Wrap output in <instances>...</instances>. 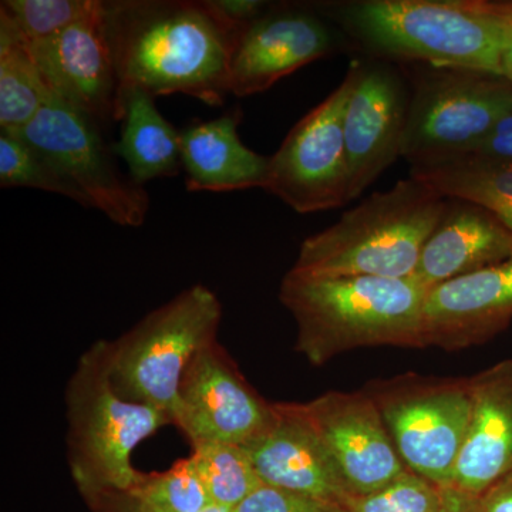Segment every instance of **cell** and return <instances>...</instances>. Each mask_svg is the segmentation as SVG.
I'll use <instances>...</instances> for the list:
<instances>
[{
	"instance_id": "22",
	"label": "cell",
	"mask_w": 512,
	"mask_h": 512,
	"mask_svg": "<svg viewBox=\"0 0 512 512\" xmlns=\"http://www.w3.org/2000/svg\"><path fill=\"white\" fill-rule=\"evenodd\" d=\"M410 175L447 198H460L487 208L512 232V164L461 156L412 167Z\"/></svg>"
},
{
	"instance_id": "32",
	"label": "cell",
	"mask_w": 512,
	"mask_h": 512,
	"mask_svg": "<svg viewBox=\"0 0 512 512\" xmlns=\"http://www.w3.org/2000/svg\"><path fill=\"white\" fill-rule=\"evenodd\" d=\"M84 503L87 504L89 510L92 512H146L141 510L140 507L133 500L126 491H103V493L90 495L84 498ZM204 512H232L224 510L220 507H211Z\"/></svg>"
},
{
	"instance_id": "12",
	"label": "cell",
	"mask_w": 512,
	"mask_h": 512,
	"mask_svg": "<svg viewBox=\"0 0 512 512\" xmlns=\"http://www.w3.org/2000/svg\"><path fill=\"white\" fill-rule=\"evenodd\" d=\"M350 66L353 84L343 114V134L349 201H353L402 157L410 84L399 64L360 57Z\"/></svg>"
},
{
	"instance_id": "28",
	"label": "cell",
	"mask_w": 512,
	"mask_h": 512,
	"mask_svg": "<svg viewBox=\"0 0 512 512\" xmlns=\"http://www.w3.org/2000/svg\"><path fill=\"white\" fill-rule=\"evenodd\" d=\"M352 512H439L440 487L406 471L375 493L349 501Z\"/></svg>"
},
{
	"instance_id": "34",
	"label": "cell",
	"mask_w": 512,
	"mask_h": 512,
	"mask_svg": "<svg viewBox=\"0 0 512 512\" xmlns=\"http://www.w3.org/2000/svg\"><path fill=\"white\" fill-rule=\"evenodd\" d=\"M439 512H481L480 495L468 493L456 485L440 487Z\"/></svg>"
},
{
	"instance_id": "24",
	"label": "cell",
	"mask_w": 512,
	"mask_h": 512,
	"mask_svg": "<svg viewBox=\"0 0 512 512\" xmlns=\"http://www.w3.org/2000/svg\"><path fill=\"white\" fill-rule=\"evenodd\" d=\"M191 457L215 507L234 511L262 485L247 450L237 444H198Z\"/></svg>"
},
{
	"instance_id": "25",
	"label": "cell",
	"mask_w": 512,
	"mask_h": 512,
	"mask_svg": "<svg viewBox=\"0 0 512 512\" xmlns=\"http://www.w3.org/2000/svg\"><path fill=\"white\" fill-rule=\"evenodd\" d=\"M126 493L146 512H204L214 507L191 456L161 473H140Z\"/></svg>"
},
{
	"instance_id": "20",
	"label": "cell",
	"mask_w": 512,
	"mask_h": 512,
	"mask_svg": "<svg viewBox=\"0 0 512 512\" xmlns=\"http://www.w3.org/2000/svg\"><path fill=\"white\" fill-rule=\"evenodd\" d=\"M239 111L195 121L180 130L181 163L191 192L264 190L271 157L255 153L238 134Z\"/></svg>"
},
{
	"instance_id": "19",
	"label": "cell",
	"mask_w": 512,
	"mask_h": 512,
	"mask_svg": "<svg viewBox=\"0 0 512 512\" xmlns=\"http://www.w3.org/2000/svg\"><path fill=\"white\" fill-rule=\"evenodd\" d=\"M512 255V232L476 202L448 198L413 278L427 289L487 268Z\"/></svg>"
},
{
	"instance_id": "4",
	"label": "cell",
	"mask_w": 512,
	"mask_h": 512,
	"mask_svg": "<svg viewBox=\"0 0 512 512\" xmlns=\"http://www.w3.org/2000/svg\"><path fill=\"white\" fill-rule=\"evenodd\" d=\"M447 201L410 175L306 238L292 269L312 275L413 278Z\"/></svg>"
},
{
	"instance_id": "16",
	"label": "cell",
	"mask_w": 512,
	"mask_h": 512,
	"mask_svg": "<svg viewBox=\"0 0 512 512\" xmlns=\"http://www.w3.org/2000/svg\"><path fill=\"white\" fill-rule=\"evenodd\" d=\"M511 322L512 255L429 289L423 309L424 348H471L493 339Z\"/></svg>"
},
{
	"instance_id": "27",
	"label": "cell",
	"mask_w": 512,
	"mask_h": 512,
	"mask_svg": "<svg viewBox=\"0 0 512 512\" xmlns=\"http://www.w3.org/2000/svg\"><path fill=\"white\" fill-rule=\"evenodd\" d=\"M97 0H3L0 10L29 43L52 39L92 12Z\"/></svg>"
},
{
	"instance_id": "18",
	"label": "cell",
	"mask_w": 512,
	"mask_h": 512,
	"mask_svg": "<svg viewBox=\"0 0 512 512\" xmlns=\"http://www.w3.org/2000/svg\"><path fill=\"white\" fill-rule=\"evenodd\" d=\"M471 416L453 484L481 495L512 471V359L470 377Z\"/></svg>"
},
{
	"instance_id": "6",
	"label": "cell",
	"mask_w": 512,
	"mask_h": 512,
	"mask_svg": "<svg viewBox=\"0 0 512 512\" xmlns=\"http://www.w3.org/2000/svg\"><path fill=\"white\" fill-rule=\"evenodd\" d=\"M222 303L192 285L144 316L120 338L107 340L111 380L124 399L163 410L173 420L178 387L192 357L215 342Z\"/></svg>"
},
{
	"instance_id": "5",
	"label": "cell",
	"mask_w": 512,
	"mask_h": 512,
	"mask_svg": "<svg viewBox=\"0 0 512 512\" xmlns=\"http://www.w3.org/2000/svg\"><path fill=\"white\" fill-rule=\"evenodd\" d=\"M67 461L84 498L127 491L141 471L134 450L173 420L163 410L121 397L111 380L107 340L93 343L77 360L64 392Z\"/></svg>"
},
{
	"instance_id": "15",
	"label": "cell",
	"mask_w": 512,
	"mask_h": 512,
	"mask_svg": "<svg viewBox=\"0 0 512 512\" xmlns=\"http://www.w3.org/2000/svg\"><path fill=\"white\" fill-rule=\"evenodd\" d=\"M30 46L50 93L92 117L104 131L116 121L119 79L104 0L59 35Z\"/></svg>"
},
{
	"instance_id": "33",
	"label": "cell",
	"mask_w": 512,
	"mask_h": 512,
	"mask_svg": "<svg viewBox=\"0 0 512 512\" xmlns=\"http://www.w3.org/2000/svg\"><path fill=\"white\" fill-rule=\"evenodd\" d=\"M481 512H512V471L480 495Z\"/></svg>"
},
{
	"instance_id": "17",
	"label": "cell",
	"mask_w": 512,
	"mask_h": 512,
	"mask_svg": "<svg viewBox=\"0 0 512 512\" xmlns=\"http://www.w3.org/2000/svg\"><path fill=\"white\" fill-rule=\"evenodd\" d=\"M244 448L262 484L346 505L353 498L303 403H275L268 429Z\"/></svg>"
},
{
	"instance_id": "11",
	"label": "cell",
	"mask_w": 512,
	"mask_h": 512,
	"mask_svg": "<svg viewBox=\"0 0 512 512\" xmlns=\"http://www.w3.org/2000/svg\"><path fill=\"white\" fill-rule=\"evenodd\" d=\"M275 417L266 402L218 340L202 348L188 363L175 404L174 426L191 447L205 443L247 446Z\"/></svg>"
},
{
	"instance_id": "29",
	"label": "cell",
	"mask_w": 512,
	"mask_h": 512,
	"mask_svg": "<svg viewBox=\"0 0 512 512\" xmlns=\"http://www.w3.org/2000/svg\"><path fill=\"white\" fill-rule=\"evenodd\" d=\"M232 512H352L346 504L320 500L262 484Z\"/></svg>"
},
{
	"instance_id": "23",
	"label": "cell",
	"mask_w": 512,
	"mask_h": 512,
	"mask_svg": "<svg viewBox=\"0 0 512 512\" xmlns=\"http://www.w3.org/2000/svg\"><path fill=\"white\" fill-rule=\"evenodd\" d=\"M50 94L28 39L0 10V130L28 126Z\"/></svg>"
},
{
	"instance_id": "1",
	"label": "cell",
	"mask_w": 512,
	"mask_h": 512,
	"mask_svg": "<svg viewBox=\"0 0 512 512\" xmlns=\"http://www.w3.org/2000/svg\"><path fill=\"white\" fill-rule=\"evenodd\" d=\"M119 86L222 106L242 30L210 0H104Z\"/></svg>"
},
{
	"instance_id": "7",
	"label": "cell",
	"mask_w": 512,
	"mask_h": 512,
	"mask_svg": "<svg viewBox=\"0 0 512 512\" xmlns=\"http://www.w3.org/2000/svg\"><path fill=\"white\" fill-rule=\"evenodd\" d=\"M410 84L402 157L423 167L466 156L512 111V83L466 67L404 64Z\"/></svg>"
},
{
	"instance_id": "3",
	"label": "cell",
	"mask_w": 512,
	"mask_h": 512,
	"mask_svg": "<svg viewBox=\"0 0 512 512\" xmlns=\"http://www.w3.org/2000/svg\"><path fill=\"white\" fill-rule=\"evenodd\" d=\"M427 292L414 278L312 275L291 268L279 301L295 319L296 352L323 366L355 349H424Z\"/></svg>"
},
{
	"instance_id": "26",
	"label": "cell",
	"mask_w": 512,
	"mask_h": 512,
	"mask_svg": "<svg viewBox=\"0 0 512 512\" xmlns=\"http://www.w3.org/2000/svg\"><path fill=\"white\" fill-rule=\"evenodd\" d=\"M0 187L33 188L63 195L89 208L82 192L59 167L13 131L0 130Z\"/></svg>"
},
{
	"instance_id": "21",
	"label": "cell",
	"mask_w": 512,
	"mask_h": 512,
	"mask_svg": "<svg viewBox=\"0 0 512 512\" xmlns=\"http://www.w3.org/2000/svg\"><path fill=\"white\" fill-rule=\"evenodd\" d=\"M116 121H121L114 153L127 165L128 177L143 187L183 170L180 131L157 109L156 97L137 86H119Z\"/></svg>"
},
{
	"instance_id": "14",
	"label": "cell",
	"mask_w": 512,
	"mask_h": 512,
	"mask_svg": "<svg viewBox=\"0 0 512 512\" xmlns=\"http://www.w3.org/2000/svg\"><path fill=\"white\" fill-rule=\"evenodd\" d=\"M303 407L353 498L375 493L410 471L363 390L326 392Z\"/></svg>"
},
{
	"instance_id": "31",
	"label": "cell",
	"mask_w": 512,
	"mask_h": 512,
	"mask_svg": "<svg viewBox=\"0 0 512 512\" xmlns=\"http://www.w3.org/2000/svg\"><path fill=\"white\" fill-rule=\"evenodd\" d=\"M210 3L222 18L242 32L274 5L264 0H210Z\"/></svg>"
},
{
	"instance_id": "2",
	"label": "cell",
	"mask_w": 512,
	"mask_h": 512,
	"mask_svg": "<svg viewBox=\"0 0 512 512\" xmlns=\"http://www.w3.org/2000/svg\"><path fill=\"white\" fill-rule=\"evenodd\" d=\"M312 5L365 59L501 74L503 19L497 0H343Z\"/></svg>"
},
{
	"instance_id": "9",
	"label": "cell",
	"mask_w": 512,
	"mask_h": 512,
	"mask_svg": "<svg viewBox=\"0 0 512 512\" xmlns=\"http://www.w3.org/2000/svg\"><path fill=\"white\" fill-rule=\"evenodd\" d=\"M55 163L89 208H96L120 227L138 228L146 222L150 197L120 171L104 130L92 119L50 94L35 119L13 131Z\"/></svg>"
},
{
	"instance_id": "30",
	"label": "cell",
	"mask_w": 512,
	"mask_h": 512,
	"mask_svg": "<svg viewBox=\"0 0 512 512\" xmlns=\"http://www.w3.org/2000/svg\"><path fill=\"white\" fill-rule=\"evenodd\" d=\"M466 156L512 164V111L505 114Z\"/></svg>"
},
{
	"instance_id": "8",
	"label": "cell",
	"mask_w": 512,
	"mask_h": 512,
	"mask_svg": "<svg viewBox=\"0 0 512 512\" xmlns=\"http://www.w3.org/2000/svg\"><path fill=\"white\" fill-rule=\"evenodd\" d=\"M363 392L375 403L406 467L437 487L453 484L470 424V377L403 373L373 380Z\"/></svg>"
},
{
	"instance_id": "10",
	"label": "cell",
	"mask_w": 512,
	"mask_h": 512,
	"mask_svg": "<svg viewBox=\"0 0 512 512\" xmlns=\"http://www.w3.org/2000/svg\"><path fill=\"white\" fill-rule=\"evenodd\" d=\"M353 69L342 83L289 131L269 160L264 191L298 214L329 211L349 201L343 114Z\"/></svg>"
},
{
	"instance_id": "35",
	"label": "cell",
	"mask_w": 512,
	"mask_h": 512,
	"mask_svg": "<svg viewBox=\"0 0 512 512\" xmlns=\"http://www.w3.org/2000/svg\"><path fill=\"white\" fill-rule=\"evenodd\" d=\"M503 19V49H501V74L512 83V0H497Z\"/></svg>"
},
{
	"instance_id": "13",
	"label": "cell",
	"mask_w": 512,
	"mask_h": 512,
	"mask_svg": "<svg viewBox=\"0 0 512 512\" xmlns=\"http://www.w3.org/2000/svg\"><path fill=\"white\" fill-rule=\"evenodd\" d=\"M345 37L312 3H274L239 36L229 93L266 92L289 74L346 47Z\"/></svg>"
}]
</instances>
